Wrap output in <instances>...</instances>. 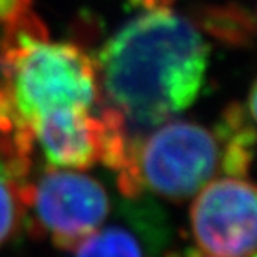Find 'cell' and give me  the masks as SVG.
<instances>
[{
    "label": "cell",
    "instance_id": "obj_1",
    "mask_svg": "<svg viewBox=\"0 0 257 257\" xmlns=\"http://www.w3.org/2000/svg\"><path fill=\"white\" fill-rule=\"evenodd\" d=\"M139 12L97 54L102 104L122 117L132 141L191 107L204 87L210 49L172 0H131Z\"/></svg>",
    "mask_w": 257,
    "mask_h": 257
},
{
    "label": "cell",
    "instance_id": "obj_2",
    "mask_svg": "<svg viewBox=\"0 0 257 257\" xmlns=\"http://www.w3.org/2000/svg\"><path fill=\"white\" fill-rule=\"evenodd\" d=\"M95 60L74 42L49 32L22 35L0 60V139L30 157V127L60 109H99Z\"/></svg>",
    "mask_w": 257,
    "mask_h": 257
},
{
    "label": "cell",
    "instance_id": "obj_3",
    "mask_svg": "<svg viewBox=\"0 0 257 257\" xmlns=\"http://www.w3.org/2000/svg\"><path fill=\"white\" fill-rule=\"evenodd\" d=\"M220 167V144L212 131L189 120H169L134 142L119 187L137 197L144 187L174 202L191 199Z\"/></svg>",
    "mask_w": 257,
    "mask_h": 257
},
{
    "label": "cell",
    "instance_id": "obj_4",
    "mask_svg": "<svg viewBox=\"0 0 257 257\" xmlns=\"http://www.w3.org/2000/svg\"><path fill=\"white\" fill-rule=\"evenodd\" d=\"M29 207L34 209L40 229L54 244L70 250L104 224L110 199L97 179L54 167L30 184Z\"/></svg>",
    "mask_w": 257,
    "mask_h": 257
},
{
    "label": "cell",
    "instance_id": "obj_5",
    "mask_svg": "<svg viewBox=\"0 0 257 257\" xmlns=\"http://www.w3.org/2000/svg\"><path fill=\"white\" fill-rule=\"evenodd\" d=\"M191 224L199 247L214 257H254L257 197L242 177L210 181L197 192Z\"/></svg>",
    "mask_w": 257,
    "mask_h": 257
},
{
    "label": "cell",
    "instance_id": "obj_6",
    "mask_svg": "<svg viewBox=\"0 0 257 257\" xmlns=\"http://www.w3.org/2000/svg\"><path fill=\"white\" fill-rule=\"evenodd\" d=\"M119 120L110 110L60 109L39 117L30 127L34 146L57 169H89L102 161Z\"/></svg>",
    "mask_w": 257,
    "mask_h": 257
},
{
    "label": "cell",
    "instance_id": "obj_7",
    "mask_svg": "<svg viewBox=\"0 0 257 257\" xmlns=\"http://www.w3.org/2000/svg\"><path fill=\"white\" fill-rule=\"evenodd\" d=\"M255 84L250 85L247 100L234 102L222 112L215 127L220 144V169L230 177L249 172L255 147Z\"/></svg>",
    "mask_w": 257,
    "mask_h": 257
},
{
    "label": "cell",
    "instance_id": "obj_8",
    "mask_svg": "<svg viewBox=\"0 0 257 257\" xmlns=\"http://www.w3.org/2000/svg\"><path fill=\"white\" fill-rule=\"evenodd\" d=\"M32 161L14 159L0 152V247L17 235L25 207V189Z\"/></svg>",
    "mask_w": 257,
    "mask_h": 257
},
{
    "label": "cell",
    "instance_id": "obj_9",
    "mask_svg": "<svg viewBox=\"0 0 257 257\" xmlns=\"http://www.w3.org/2000/svg\"><path fill=\"white\" fill-rule=\"evenodd\" d=\"M197 24L202 25L205 32L217 37L229 45L250 44L254 37V19L240 5H212L202 9Z\"/></svg>",
    "mask_w": 257,
    "mask_h": 257
},
{
    "label": "cell",
    "instance_id": "obj_10",
    "mask_svg": "<svg viewBox=\"0 0 257 257\" xmlns=\"http://www.w3.org/2000/svg\"><path fill=\"white\" fill-rule=\"evenodd\" d=\"M75 257H146L141 240L119 225L97 229L75 247Z\"/></svg>",
    "mask_w": 257,
    "mask_h": 257
},
{
    "label": "cell",
    "instance_id": "obj_11",
    "mask_svg": "<svg viewBox=\"0 0 257 257\" xmlns=\"http://www.w3.org/2000/svg\"><path fill=\"white\" fill-rule=\"evenodd\" d=\"M169 257H214V255H200L197 252H182V254H174V255H169Z\"/></svg>",
    "mask_w": 257,
    "mask_h": 257
},
{
    "label": "cell",
    "instance_id": "obj_12",
    "mask_svg": "<svg viewBox=\"0 0 257 257\" xmlns=\"http://www.w3.org/2000/svg\"><path fill=\"white\" fill-rule=\"evenodd\" d=\"M254 257H255V255H254Z\"/></svg>",
    "mask_w": 257,
    "mask_h": 257
}]
</instances>
